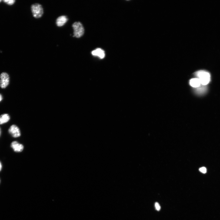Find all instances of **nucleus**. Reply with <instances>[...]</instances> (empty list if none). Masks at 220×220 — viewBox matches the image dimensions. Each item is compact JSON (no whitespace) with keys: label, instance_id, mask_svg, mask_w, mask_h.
<instances>
[{"label":"nucleus","instance_id":"nucleus-1","mask_svg":"<svg viewBox=\"0 0 220 220\" xmlns=\"http://www.w3.org/2000/svg\"><path fill=\"white\" fill-rule=\"evenodd\" d=\"M195 75L200 79L201 84L204 86L208 84L210 82V75L207 71H199L195 72Z\"/></svg>","mask_w":220,"mask_h":220},{"label":"nucleus","instance_id":"nucleus-2","mask_svg":"<svg viewBox=\"0 0 220 220\" xmlns=\"http://www.w3.org/2000/svg\"><path fill=\"white\" fill-rule=\"evenodd\" d=\"M72 27L74 30L73 37L79 38L83 36L84 30L82 24L80 22H75L72 24Z\"/></svg>","mask_w":220,"mask_h":220},{"label":"nucleus","instance_id":"nucleus-3","mask_svg":"<svg viewBox=\"0 0 220 220\" xmlns=\"http://www.w3.org/2000/svg\"><path fill=\"white\" fill-rule=\"evenodd\" d=\"M31 11L33 17L36 18L41 17L44 13V10L41 5L39 4H32Z\"/></svg>","mask_w":220,"mask_h":220},{"label":"nucleus","instance_id":"nucleus-4","mask_svg":"<svg viewBox=\"0 0 220 220\" xmlns=\"http://www.w3.org/2000/svg\"><path fill=\"white\" fill-rule=\"evenodd\" d=\"M0 86L2 89H5L7 87L9 83V77L8 73L3 72L0 75Z\"/></svg>","mask_w":220,"mask_h":220},{"label":"nucleus","instance_id":"nucleus-5","mask_svg":"<svg viewBox=\"0 0 220 220\" xmlns=\"http://www.w3.org/2000/svg\"><path fill=\"white\" fill-rule=\"evenodd\" d=\"M10 134L15 138L19 137L21 136V132L18 127L15 125H13L11 126L8 130Z\"/></svg>","mask_w":220,"mask_h":220},{"label":"nucleus","instance_id":"nucleus-6","mask_svg":"<svg viewBox=\"0 0 220 220\" xmlns=\"http://www.w3.org/2000/svg\"><path fill=\"white\" fill-rule=\"evenodd\" d=\"M68 20L67 17L66 16L63 15L60 16L56 20V25L59 27L63 26L67 22Z\"/></svg>","mask_w":220,"mask_h":220},{"label":"nucleus","instance_id":"nucleus-7","mask_svg":"<svg viewBox=\"0 0 220 220\" xmlns=\"http://www.w3.org/2000/svg\"><path fill=\"white\" fill-rule=\"evenodd\" d=\"M11 146L15 151L17 152H22L24 149L23 145L19 144L16 141L12 142L11 144Z\"/></svg>","mask_w":220,"mask_h":220},{"label":"nucleus","instance_id":"nucleus-8","mask_svg":"<svg viewBox=\"0 0 220 220\" xmlns=\"http://www.w3.org/2000/svg\"><path fill=\"white\" fill-rule=\"evenodd\" d=\"M91 54L93 56H97L101 59H103L105 56L104 51L99 48H97L92 51Z\"/></svg>","mask_w":220,"mask_h":220},{"label":"nucleus","instance_id":"nucleus-9","mask_svg":"<svg viewBox=\"0 0 220 220\" xmlns=\"http://www.w3.org/2000/svg\"><path fill=\"white\" fill-rule=\"evenodd\" d=\"M190 84L193 87L198 88L200 86L201 83L198 78H193L191 79Z\"/></svg>","mask_w":220,"mask_h":220},{"label":"nucleus","instance_id":"nucleus-10","mask_svg":"<svg viewBox=\"0 0 220 220\" xmlns=\"http://www.w3.org/2000/svg\"><path fill=\"white\" fill-rule=\"evenodd\" d=\"M10 117L8 114H3L0 116V124L8 122L10 119Z\"/></svg>","mask_w":220,"mask_h":220},{"label":"nucleus","instance_id":"nucleus-11","mask_svg":"<svg viewBox=\"0 0 220 220\" xmlns=\"http://www.w3.org/2000/svg\"><path fill=\"white\" fill-rule=\"evenodd\" d=\"M4 1L8 5H11L14 4L15 1L14 0H5Z\"/></svg>","mask_w":220,"mask_h":220},{"label":"nucleus","instance_id":"nucleus-12","mask_svg":"<svg viewBox=\"0 0 220 220\" xmlns=\"http://www.w3.org/2000/svg\"><path fill=\"white\" fill-rule=\"evenodd\" d=\"M155 208L157 210L159 211L160 210L161 207L160 205L158 202H156L155 204Z\"/></svg>","mask_w":220,"mask_h":220},{"label":"nucleus","instance_id":"nucleus-13","mask_svg":"<svg viewBox=\"0 0 220 220\" xmlns=\"http://www.w3.org/2000/svg\"><path fill=\"white\" fill-rule=\"evenodd\" d=\"M199 170L200 172L202 173H205L207 172V169L205 167H202L201 168H200L199 169Z\"/></svg>","mask_w":220,"mask_h":220},{"label":"nucleus","instance_id":"nucleus-14","mask_svg":"<svg viewBox=\"0 0 220 220\" xmlns=\"http://www.w3.org/2000/svg\"><path fill=\"white\" fill-rule=\"evenodd\" d=\"M3 99V97L2 95L0 94V102H1Z\"/></svg>","mask_w":220,"mask_h":220},{"label":"nucleus","instance_id":"nucleus-15","mask_svg":"<svg viewBox=\"0 0 220 220\" xmlns=\"http://www.w3.org/2000/svg\"><path fill=\"white\" fill-rule=\"evenodd\" d=\"M2 168V164L1 162H0V171H1V170Z\"/></svg>","mask_w":220,"mask_h":220},{"label":"nucleus","instance_id":"nucleus-16","mask_svg":"<svg viewBox=\"0 0 220 220\" xmlns=\"http://www.w3.org/2000/svg\"><path fill=\"white\" fill-rule=\"evenodd\" d=\"M1 128H0V136H1Z\"/></svg>","mask_w":220,"mask_h":220},{"label":"nucleus","instance_id":"nucleus-17","mask_svg":"<svg viewBox=\"0 0 220 220\" xmlns=\"http://www.w3.org/2000/svg\"><path fill=\"white\" fill-rule=\"evenodd\" d=\"M1 1H1V0H0V2H1Z\"/></svg>","mask_w":220,"mask_h":220}]
</instances>
